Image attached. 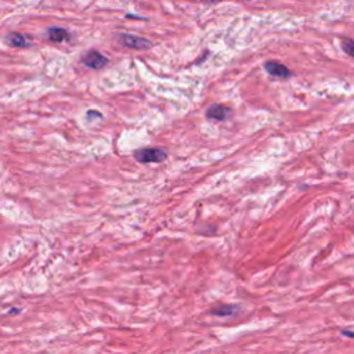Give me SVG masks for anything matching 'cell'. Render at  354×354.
<instances>
[{
	"label": "cell",
	"instance_id": "10",
	"mask_svg": "<svg viewBox=\"0 0 354 354\" xmlns=\"http://www.w3.org/2000/svg\"><path fill=\"white\" fill-rule=\"evenodd\" d=\"M101 112L98 111H89L87 112V118H101Z\"/></svg>",
	"mask_w": 354,
	"mask_h": 354
},
{
	"label": "cell",
	"instance_id": "5",
	"mask_svg": "<svg viewBox=\"0 0 354 354\" xmlns=\"http://www.w3.org/2000/svg\"><path fill=\"white\" fill-rule=\"evenodd\" d=\"M231 108H228L226 105H222V104H215L210 108H207L206 111V118L207 119H212V121H219L223 122L226 121L228 118V115L231 114Z\"/></svg>",
	"mask_w": 354,
	"mask_h": 354
},
{
	"label": "cell",
	"instance_id": "7",
	"mask_svg": "<svg viewBox=\"0 0 354 354\" xmlns=\"http://www.w3.org/2000/svg\"><path fill=\"white\" fill-rule=\"evenodd\" d=\"M6 42H7V45L13 46V47H29L30 46L28 38L22 33H18V32H9L6 35Z\"/></svg>",
	"mask_w": 354,
	"mask_h": 354
},
{
	"label": "cell",
	"instance_id": "6",
	"mask_svg": "<svg viewBox=\"0 0 354 354\" xmlns=\"http://www.w3.org/2000/svg\"><path fill=\"white\" fill-rule=\"evenodd\" d=\"M47 38H49L51 42L61 43V42L69 41L71 33H69V30L64 29V28H61V26H50V28L47 29Z\"/></svg>",
	"mask_w": 354,
	"mask_h": 354
},
{
	"label": "cell",
	"instance_id": "8",
	"mask_svg": "<svg viewBox=\"0 0 354 354\" xmlns=\"http://www.w3.org/2000/svg\"><path fill=\"white\" fill-rule=\"evenodd\" d=\"M238 310H239V307L235 304H219L210 310V314L218 315V317H230V315H234L237 313Z\"/></svg>",
	"mask_w": 354,
	"mask_h": 354
},
{
	"label": "cell",
	"instance_id": "11",
	"mask_svg": "<svg viewBox=\"0 0 354 354\" xmlns=\"http://www.w3.org/2000/svg\"><path fill=\"white\" fill-rule=\"evenodd\" d=\"M342 335H344V336H350V338H354V331H342Z\"/></svg>",
	"mask_w": 354,
	"mask_h": 354
},
{
	"label": "cell",
	"instance_id": "4",
	"mask_svg": "<svg viewBox=\"0 0 354 354\" xmlns=\"http://www.w3.org/2000/svg\"><path fill=\"white\" fill-rule=\"evenodd\" d=\"M264 69L270 74L271 76H275V78H282V79H287V78H291L292 76V72L289 71L287 66L278 62V61H267L264 64Z\"/></svg>",
	"mask_w": 354,
	"mask_h": 354
},
{
	"label": "cell",
	"instance_id": "2",
	"mask_svg": "<svg viewBox=\"0 0 354 354\" xmlns=\"http://www.w3.org/2000/svg\"><path fill=\"white\" fill-rule=\"evenodd\" d=\"M115 38L119 45L129 47V49H134V50H147L152 47L151 42L141 36L130 35V33H117Z\"/></svg>",
	"mask_w": 354,
	"mask_h": 354
},
{
	"label": "cell",
	"instance_id": "1",
	"mask_svg": "<svg viewBox=\"0 0 354 354\" xmlns=\"http://www.w3.org/2000/svg\"><path fill=\"white\" fill-rule=\"evenodd\" d=\"M134 158L140 163H159L167 158V152L163 148L150 147L141 148L134 152Z\"/></svg>",
	"mask_w": 354,
	"mask_h": 354
},
{
	"label": "cell",
	"instance_id": "3",
	"mask_svg": "<svg viewBox=\"0 0 354 354\" xmlns=\"http://www.w3.org/2000/svg\"><path fill=\"white\" fill-rule=\"evenodd\" d=\"M82 62H83V65L87 66V68L98 71V69L105 68L110 61H108V58H107L102 53H100V51L89 50L82 56Z\"/></svg>",
	"mask_w": 354,
	"mask_h": 354
},
{
	"label": "cell",
	"instance_id": "9",
	"mask_svg": "<svg viewBox=\"0 0 354 354\" xmlns=\"http://www.w3.org/2000/svg\"><path fill=\"white\" fill-rule=\"evenodd\" d=\"M340 46H342V50L347 54V56L353 57L354 58V41L353 39H350V38H343L342 39V43H340Z\"/></svg>",
	"mask_w": 354,
	"mask_h": 354
}]
</instances>
